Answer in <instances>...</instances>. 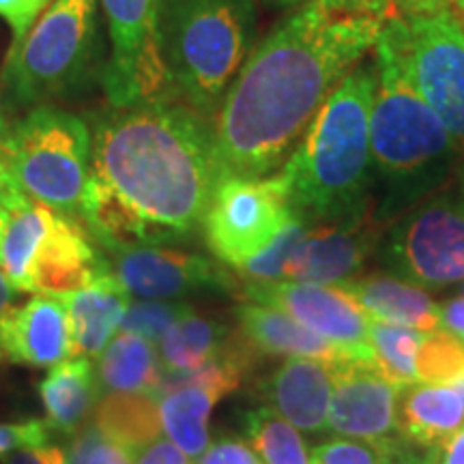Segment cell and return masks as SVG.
Wrapping results in <instances>:
<instances>
[{"instance_id":"6da1fadb","label":"cell","mask_w":464,"mask_h":464,"mask_svg":"<svg viewBox=\"0 0 464 464\" xmlns=\"http://www.w3.org/2000/svg\"><path fill=\"white\" fill-rule=\"evenodd\" d=\"M393 14V0H305L254 45L213 119L224 177L280 170Z\"/></svg>"},{"instance_id":"7a4b0ae2","label":"cell","mask_w":464,"mask_h":464,"mask_svg":"<svg viewBox=\"0 0 464 464\" xmlns=\"http://www.w3.org/2000/svg\"><path fill=\"white\" fill-rule=\"evenodd\" d=\"M82 222L97 241L183 239L224 179L213 123L177 100L112 108L92 127Z\"/></svg>"},{"instance_id":"3957f363","label":"cell","mask_w":464,"mask_h":464,"mask_svg":"<svg viewBox=\"0 0 464 464\" xmlns=\"http://www.w3.org/2000/svg\"><path fill=\"white\" fill-rule=\"evenodd\" d=\"M374 67L370 149L374 172L385 183V198L376 207L385 224L445 188L454 179L460 150L411 80L398 14L382 26Z\"/></svg>"},{"instance_id":"277c9868","label":"cell","mask_w":464,"mask_h":464,"mask_svg":"<svg viewBox=\"0 0 464 464\" xmlns=\"http://www.w3.org/2000/svg\"><path fill=\"white\" fill-rule=\"evenodd\" d=\"M374 91V61L357 65L323 103L280 168L290 205L307 224L334 222L370 207Z\"/></svg>"},{"instance_id":"5b68a950","label":"cell","mask_w":464,"mask_h":464,"mask_svg":"<svg viewBox=\"0 0 464 464\" xmlns=\"http://www.w3.org/2000/svg\"><path fill=\"white\" fill-rule=\"evenodd\" d=\"M256 20V0H160V58L172 100L213 123L254 50Z\"/></svg>"},{"instance_id":"8992f818","label":"cell","mask_w":464,"mask_h":464,"mask_svg":"<svg viewBox=\"0 0 464 464\" xmlns=\"http://www.w3.org/2000/svg\"><path fill=\"white\" fill-rule=\"evenodd\" d=\"M97 5V0H54L34 22L3 69L5 92L15 108L48 106L84 91L102 75Z\"/></svg>"},{"instance_id":"52a82bcc","label":"cell","mask_w":464,"mask_h":464,"mask_svg":"<svg viewBox=\"0 0 464 464\" xmlns=\"http://www.w3.org/2000/svg\"><path fill=\"white\" fill-rule=\"evenodd\" d=\"M92 131L78 114L37 106L15 121L3 149L15 183L33 202L82 219Z\"/></svg>"},{"instance_id":"ba28073f","label":"cell","mask_w":464,"mask_h":464,"mask_svg":"<svg viewBox=\"0 0 464 464\" xmlns=\"http://www.w3.org/2000/svg\"><path fill=\"white\" fill-rule=\"evenodd\" d=\"M382 263L400 280L440 290L464 282V185L456 179L396 218Z\"/></svg>"},{"instance_id":"9c48e42d","label":"cell","mask_w":464,"mask_h":464,"mask_svg":"<svg viewBox=\"0 0 464 464\" xmlns=\"http://www.w3.org/2000/svg\"><path fill=\"white\" fill-rule=\"evenodd\" d=\"M299 219L280 174L224 177L207 208L202 230L218 260L241 269Z\"/></svg>"},{"instance_id":"30bf717a","label":"cell","mask_w":464,"mask_h":464,"mask_svg":"<svg viewBox=\"0 0 464 464\" xmlns=\"http://www.w3.org/2000/svg\"><path fill=\"white\" fill-rule=\"evenodd\" d=\"M106 17L110 56L102 84L112 108L172 100L160 58V0H97Z\"/></svg>"},{"instance_id":"8fae6325","label":"cell","mask_w":464,"mask_h":464,"mask_svg":"<svg viewBox=\"0 0 464 464\" xmlns=\"http://www.w3.org/2000/svg\"><path fill=\"white\" fill-rule=\"evenodd\" d=\"M398 20L411 80L462 153L464 26L451 14H398Z\"/></svg>"},{"instance_id":"7c38bea8","label":"cell","mask_w":464,"mask_h":464,"mask_svg":"<svg viewBox=\"0 0 464 464\" xmlns=\"http://www.w3.org/2000/svg\"><path fill=\"white\" fill-rule=\"evenodd\" d=\"M243 297L286 312L304 327L338 346L348 359L374 362L370 346L372 318L338 284L249 282Z\"/></svg>"},{"instance_id":"4fadbf2b","label":"cell","mask_w":464,"mask_h":464,"mask_svg":"<svg viewBox=\"0 0 464 464\" xmlns=\"http://www.w3.org/2000/svg\"><path fill=\"white\" fill-rule=\"evenodd\" d=\"M97 243L106 249L114 276L140 299L174 301L200 290H224L230 284L224 271L200 254L149 243Z\"/></svg>"},{"instance_id":"5bb4252c","label":"cell","mask_w":464,"mask_h":464,"mask_svg":"<svg viewBox=\"0 0 464 464\" xmlns=\"http://www.w3.org/2000/svg\"><path fill=\"white\" fill-rule=\"evenodd\" d=\"M404 387L381 374L368 359L334 363L329 430L346 439L387 443L400 437V398Z\"/></svg>"},{"instance_id":"9a60e30c","label":"cell","mask_w":464,"mask_h":464,"mask_svg":"<svg viewBox=\"0 0 464 464\" xmlns=\"http://www.w3.org/2000/svg\"><path fill=\"white\" fill-rule=\"evenodd\" d=\"M381 226L374 205L334 222L307 226L290 256L284 280L310 284L353 280L379 246Z\"/></svg>"},{"instance_id":"2e32d148","label":"cell","mask_w":464,"mask_h":464,"mask_svg":"<svg viewBox=\"0 0 464 464\" xmlns=\"http://www.w3.org/2000/svg\"><path fill=\"white\" fill-rule=\"evenodd\" d=\"M97 247L100 243L82 219L54 211L34 252L28 293L61 297L110 274L108 258Z\"/></svg>"},{"instance_id":"e0dca14e","label":"cell","mask_w":464,"mask_h":464,"mask_svg":"<svg viewBox=\"0 0 464 464\" xmlns=\"http://www.w3.org/2000/svg\"><path fill=\"white\" fill-rule=\"evenodd\" d=\"M3 355L11 363L52 368L72 357V323L63 299L37 295L14 307L0 327Z\"/></svg>"},{"instance_id":"ac0fdd59","label":"cell","mask_w":464,"mask_h":464,"mask_svg":"<svg viewBox=\"0 0 464 464\" xmlns=\"http://www.w3.org/2000/svg\"><path fill=\"white\" fill-rule=\"evenodd\" d=\"M334 363L321 359L286 357L263 382L266 406L307 434L329 428Z\"/></svg>"},{"instance_id":"d6986e66","label":"cell","mask_w":464,"mask_h":464,"mask_svg":"<svg viewBox=\"0 0 464 464\" xmlns=\"http://www.w3.org/2000/svg\"><path fill=\"white\" fill-rule=\"evenodd\" d=\"M72 323V357H100L121 329L130 290L114 274L97 277L89 286L61 295Z\"/></svg>"},{"instance_id":"ffe728a7","label":"cell","mask_w":464,"mask_h":464,"mask_svg":"<svg viewBox=\"0 0 464 464\" xmlns=\"http://www.w3.org/2000/svg\"><path fill=\"white\" fill-rule=\"evenodd\" d=\"M235 316L239 323L241 338L254 351L265 353V355L307 357L329 363L348 359L338 346H334L332 342L324 340L312 329L304 327L277 307L249 301V304L237 307Z\"/></svg>"},{"instance_id":"44dd1931","label":"cell","mask_w":464,"mask_h":464,"mask_svg":"<svg viewBox=\"0 0 464 464\" xmlns=\"http://www.w3.org/2000/svg\"><path fill=\"white\" fill-rule=\"evenodd\" d=\"M338 286L344 288L374 321L402 324L420 332L440 329L437 301L426 293V288L400 280L396 276L372 274L353 277Z\"/></svg>"},{"instance_id":"7402d4cb","label":"cell","mask_w":464,"mask_h":464,"mask_svg":"<svg viewBox=\"0 0 464 464\" xmlns=\"http://www.w3.org/2000/svg\"><path fill=\"white\" fill-rule=\"evenodd\" d=\"M398 423L400 437L413 448H439L464 423V402L454 387L415 382L404 387Z\"/></svg>"},{"instance_id":"603a6c76","label":"cell","mask_w":464,"mask_h":464,"mask_svg":"<svg viewBox=\"0 0 464 464\" xmlns=\"http://www.w3.org/2000/svg\"><path fill=\"white\" fill-rule=\"evenodd\" d=\"M100 390L97 376L89 357H69L50 370V374L39 382L48 426L63 434L80 430L86 415Z\"/></svg>"},{"instance_id":"cb8c5ba5","label":"cell","mask_w":464,"mask_h":464,"mask_svg":"<svg viewBox=\"0 0 464 464\" xmlns=\"http://www.w3.org/2000/svg\"><path fill=\"white\" fill-rule=\"evenodd\" d=\"M161 379L160 351L142 335L121 332L103 348L97 363V390L108 393H149L155 398Z\"/></svg>"},{"instance_id":"d4e9b609","label":"cell","mask_w":464,"mask_h":464,"mask_svg":"<svg viewBox=\"0 0 464 464\" xmlns=\"http://www.w3.org/2000/svg\"><path fill=\"white\" fill-rule=\"evenodd\" d=\"M92 423L108 439L131 451V456H136L149 443L158 440L164 432L160 417V400L149 396V393L100 396Z\"/></svg>"},{"instance_id":"484cf974","label":"cell","mask_w":464,"mask_h":464,"mask_svg":"<svg viewBox=\"0 0 464 464\" xmlns=\"http://www.w3.org/2000/svg\"><path fill=\"white\" fill-rule=\"evenodd\" d=\"M228 344V329L211 318L194 314L179 318L160 342V362L164 374H181L200 368Z\"/></svg>"},{"instance_id":"4316f807","label":"cell","mask_w":464,"mask_h":464,"mask_svg":"<svg viewBox=\"0 0 464 464\" xmlns=\"http://www.w3.org/2000/svg\"><path fill=\"white\" fill-rule=\"evenodd\" d=\"M218 398L202 387H181L160 398V417L166 439L183 454L198 458L208 448V417Z\"/></svg>"},{"instance_id":"83f0119b","label":"cell","mask_w":464,"mask_h":464,"mask_svg":"<svg viewBox=\"0 0 464 464\" xmlns=\"http://www.w3.org/2000/svg\"><path fill=\"white\" fill-rule=\"evenodd\" d=\"M52 216V208L31 200L26 207L11 213L0 235V271L20 293H28L34 252L48 230Z\"/></svg>"},{"instance_id":"f1b7e54d","label":"cell","mask_w":464,"mask_h":464,"mask_svg":"<svg viewBox=\"0 0 464 464\" xmlns=\"http://www.w3.org/2000/svg\"><path fill=\"white\" fill-rule=\"evenodd\" d=\"M243 430L263 464H310L307 445L297 428L269 406L247 411Z\"/></svg>"},{"instance_id":"f546056e","label":"cell","mask_w":464,"mask_h":464,"mask_svg":"<svg viewBox=\"0 0 464 464\" xmlns=\"http://www.w3.org/2000/svg\"><path fill=\"white\" fill-rule=\"evenodd\" d=\"M428 332L374 321L370 324V346L374 353V365L381 374L400 387L420 382L417 376V353Z\"/></svg>"},{"instance_id":"4dcf8cb0","label":"cell","mask_w":464,"mask_h":464,"mask_svg":"<svg viewBox=\"0 0 464 464\" xmlns=\"http://www.w3.org/2000/svg\"><path fill=\"white\" fill-rule=\"evenodd\" d=\"M417 376L420 382L451 387L464 376V342L443 329L428 332L417 353Z\"/></svg>"},{"instance_id":"1f68e13d","label":"cell","mask_w":464,"mask_h":464,"mask_svg":"<svg viewBox=\"0 0 464 464\" xmlns=\"http://www.w3.org/2000/svg\"><path fill=\"white\" fill-rule=\"evenodd\" d=\"M191 312L188 304L181 301H153L142 299L138 304L127 307L123 323H121L119 332L142 335L149 342H161L168 329L172 327L179 318Z\"/></svg>"},{"instance_id":"d6a6232c","label":"cell","mask_w":464,"mask_h":464,"mask_svg":"<svg viewBox=\"0 0 464 464\" xmlns=\"http://www.w3.org/2000/svg\"><path fill=\"white\" fill-rule=\"evenodd\" d=\"M307 226L310 224H307L305 219H295V222L290 224L271 246H266L263 252L256 254L252 260H247V263L237 271L252 282L284 280L290 256H293V252L297 249L299 241L304 239Z\"/></svg>"},{"instance_id":"836d02e7","label":"cell","mask_w":464,"mask_h":464,"mask_svg":"<svg viewBox=\"0 0 464 464\" xmlns=\"http://www.w3.org/2000/svg\"><path fill=\"white\" fill-rule=\"evenodd\" d=\"M402 440L372 443V440L335 437L314 448L310 464H387Z\"/></svg>"},{"instance_id":"e575fe53","label":"cell","mask_w":464,"mask_h":464,"mask_svg":"<svg viewBox=\"0 0 464 464\" xmlns=\"http://www.w3.org/2000/svg\"><path fill=\"white\" fill-rule=\"evenodd\" d=\"M69 460L73 464H133V456L123 445L108 439L95 423H89L75 434Z\"/></svg>"},{"instance_id":"d590c367","label":"cell","mask_w":464,"mask_h":464,"mask_svg":"<svg viewBox=\"0 0 464 464\" xmlns=\"http://www.w3.org/2000/svg\"><path fill=\"white\" fill-rule=\"evenodd\" d=\"M54 0H0V17L11 26L9 54H15L31 33L34 22L44 15Z\"/></svg>"},{"instance_id":"8d00e7d4","label":"cell","mask_w":464,"mask_h":464,"mask_svg":"<svg viewBox=\"0 0 464 464\" xmlns=\"http://www.w3.org/2000/svg\"><path fill=\"white\" fill-rule=\"evenodd\" d=\"M52 428L44 420H26L17 423H0V456L17 450H39L48 445Z\"/></svg>"},{"instance_id":"74e56055","label":"cell","mask_w":464,"mask_h":464,"mask_svg":"<svg viewBox=\"0 0 464 464\" xmlns=\"http://www.w3.org/2000/svg\"><path fill=\"white\" fill-rule=\"evenodd\" d=\"M196 464H263V460L243 439L222 437L208 443Z\"/></svg>"},{"instance_id":"f35d334b","label":"cell","mask_w":464,"mask_h":464,"mask_svg":"<svg viewBox=\"0 0 464 464\" xmlns=\"http://www.w3.org/2000/svg\"><path fill=\"white\" fill-rule=\"evenodd\" d=\"M402 15L417 14H451L464 26V0H393Z\"/></svg>"},{"instance_id":"ab89813d","label":"cell","mask_w":464,"mask_h":464,"mask_svg":"<svg viewBox=\"0 0 464 464\" xmlns=\"http://www.w3.org/2000/svg\"><path fill=\"white\" fill-rule=\"evenodd\" d=\"M133 464H191V460L170 439L160 437L133 456Z\"/></svg>"},{"instance_id":"60d3db41","label":"cell","mask_w":464,"mask_h":464,"mask_svg":"<svg viewBox=\"0 0 464 464\" xmlns=\"http://www.w3.org/2000/svg\"><path fill=\"white\" fill-rule=\"evenodd\" d=\"M31 198L20 189V185L15 183L14 174L9 170L7 160H5L3 150H0V205L7 208L9 213L17 211V208L26 207Z\"/></svg>"},{"instance_id":"b9f144b4","label":"cell","mask_w":464,"mask_h":464,"mask_svg":"<svg viewBox=\"0 0 464 464\" xmlns=\"http://www.w3.org/2000/svg\"><path fill=\"white\" fill-rule=\"evenodd\" d=\"M439 314L440 329L464 342V295H458V297L439 304Z\"/></svg>"},{"instance_id":"7bdbcfd3","label":"cell","mask_w":464,"mask_h":464,"mask_svg":"<svg viewBox=\"0 0 464 464\" xmlns=\"http://www.w3.org/2000/svg\"><path fill=\"white\" fill-rule=\"evenodd\" d=\"M432 464H464V423L439 448L428 450Z\"/></svg>"},{"instance_id":"ee69618b","label":"cell","mask_w":464,"mask_h":464,"mask_svg":"<svg viewBox=\"0 0 464 464\" xmlns=\"http://www.w3.org/2000/svg\"><path fill=\"white\" fill-rule=\"evenodd\" d=\"M20 297V290H17L14 284L9 282V277L0 271V327H3V321L9 316V312L15 307V301ZM3 344H0V362H3Z\"/></svg>"},{"instance_id":"f6af8a7d","label":"cell","mask_w":464,"mask_h":464,"mask_svg":"<svg viewBox=\"0 0 464 464\" xmlns=\"http://www.w3.org/2000/svg\"><path fill=\"white\" fill-rule=\"evenodd\" d=\"M387 464H432V462H430V456H428V450L420 451V450H415L411 443L402 440V443L396 448V451L392 454L390 462Z\"/></svg>"},{"instance_id":"bcb514c9","label":"cell","mask_w":464,"mask_h":464,"mask_svg":"<svg viewBox=\"0 0 464 464\" xmlns=\"http://www.w3.org/2000/svg\"><path fill=\"white\" fill-rule=\"evenodd\" d=\"M5 464H48L42 448L39 450H17L14 454H7Z\"/></svg>"},{"instance_id":"7dc6e473","label":"cell","mask_w":464,"mask_h":464,"mask_svg":"<svg viewBox=\"0 0 464 464\" xmlns=\"http://www.w3.org/2000/svg\"><path fill=\"white\" fill-rule=\"evenodd\" d=\"M14 121H11V116L7 112V106H5V100L3 95H0V150L7 147L9 138H11V131H14Z\"/></svg>"},{"instance_id":"c3c4849f","label":"cell","mask_w":464,"mask_h":464,"mask_svg":"<svg viewBox=\"0 0 464 464\" xmlns=\"http://www.w3.org/2000/svg\"><path fill=\"white\" fill-rule=\"evenodd\" d=\"M42 451H44V456H45V460H48V464H73L63 450L48 448V445H45V448H42Z\"/></svg>"},{"instance_id":"681fc988","label":"cell","mask_w":464,"mask_h":464,"mask_svg":"<svg viewBox=\"0 0 464 464\" xmlns=\"http://www.w3.org/2000/svg\"><path fill=\"white\" fill-rule=\"evenodd\" d=\"M260 3L269 9H290V7L297 9L299 5L305 3V0H260Z\"/></svg>"},{"instance_id":"f907efd6","label":"cell","mask_w":464,"mask_h":464,"mask_svg":"<svg viewBox=\"0 0 464 464\" xmlns=\"http://www.w3.org/2000/svg\"><path fill=\"white\" fill-rule=\"evenodd\" d=\"M454 179L458 183H462L464 185V150L460 153V158H458V166H456V174H454Z\"/></svg>"},{"instance_id":"816d5d0a","label":"cell","mask_w":464,"mask_h":464,"mask_svg":"<svg viewBox=\"0 0 464 464\" xmlns=\"http://www.w3.org/2000/svg\"><path fill=\"white\" fill-rule=\"evenodd\" d=\"M9 216H11V213L7 211V208L0 205V235H3L5 226H7V222H9Z\"/></svg>"},{"instance_id":"f5cc1de1","label":"cell","mask_w":464,"mask_h":464,"mask_svg":"<svg viewBox=\"0 0 464 464\" xmlns=\"http://www.w3.org/2000/svg\"><path fill=\"white\" fill-rule=\"evenodd\" d=\"M451 387H454V390L458 392V396H460L462 402H464V376H460V379H458L456 382H451Z\"/></svg>"},{"instance_id":"db71d44e","label":"cell","mask_w":464,"mask_h":464,"mask_svg":"<svg viewBox=\"0 0 464 464\" xmlns=\"http://www.w3.org/2000/svg\"><path fill=\"white\" fill-rule=\"evenodd\" d=\"M458 293L464 295V282H462V284H458Z\"/></svg>"}]
</instances>
